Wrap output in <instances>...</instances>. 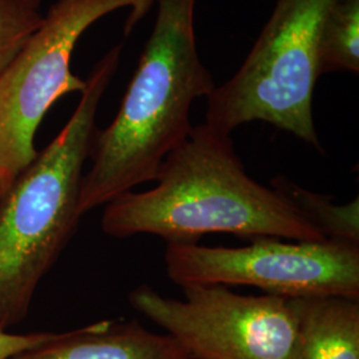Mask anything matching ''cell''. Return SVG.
I'll return each mask as SVG.
<instances>
[{
  "instance_id": "1",
  "label": "cell",
  "mask_w": 359,
  "mask_h": 359,
  "mask_svg": "<svg viewBox=\"0 0 359 359\" xmlns=\"http://www.w3.org/2000/svg\"><path fill=\"white\" fill-rule=\"evenodd\" d=\"M145 192H127L104 209L102 228L116 238L152 234L196 244L209 233L325 241L280 193L252 179L229 135L205 123L168 156Z\"/></svg>"
},
{
  "instance_id": "2",
  "label": "cell",
  "mask_w": 359,
  "mask_h": 359,
  "mask_svg": "<svg viewBox=\"0 0 359 359\" xmlns=\"http://www.w3.org/2000/svg\"><path fill=\"white\" fill-rule=\"evenodd\" d=\"M196 1L156 0L154 28L118 112L93 136L79 197L81 216L154 181L168 156L188 139L193 104L216 88L197 48Z\"/></svg>"
},
{
  "instance_id": "3",
  "label": "cell",
  "mask_w": 359,
  "mask_h": 359,
  "mask_svg": "<svg viewBox=\"0 0 359 359\" xmlns=\"http://www.w3.org/2000/svg\"><path fill=\"white\" fill-rule=\"evenodd\" d=\"M116 44L90 71L74 114L15 180L0 204V330L25 320L39 283L76 228L83 168L96 116L120 65Z\"/></svg>"
},
{
  "instance_id": "4",
  "label": "cell",
  "mask_w": 359,
  "mask_h": 359,
  "mask_svg": "<svg viewBox=\"0 0 359 359\" xmlns=\"http://www.w3.org/2000/svg\"><path fill=\"white\" fill-rule=\"evenodd\" d=\"M338 0H276L236 74L206 97L205 124L219 133L264 121L322 152L313 116L323 20Z\"/></svg>"
},
{
  "instance_id": "5",
  "label": "cell",
  "mask_w": 359,
  "mask_h": 359,
  "mask_svg": "<svg viewBox=\"0 0 359 359\" xmlns=\"http://www.w3.org/2000/svg\"><path fill=\"white\" fill-rule=\"evenodd\" d=\"M156 0H56L36 31L0 76V179L10 189L38 156L35 135L65 95L86 88L74 75L72 55L83 34L108 13L128 8L126 34Z\"/></svg>"
},
{
  "instance_id": "6",
  "label": "cell",
  "mask_w": 359,
  "mask_h": 359,
  "mask_svg": "<svg viewBox=\"0 0 359 359\" xmlns=\"http://www.w3.org/2000/svg\"><path fill=\"white\" fill-rule=\"evenodd\" d=\"M185 299L142 285L129 304L167 332L189 359H289L293 298L243 295L224 285L181 286Z\"/></svg>"
},
{
  "instance_id": "7",
  "label": "cell",
  "mask_w": 359,
  "mask_h": 359,
  "mask_svg": "<svg viewBox=\"0 0 359 359\" xmlns=\"http://www.w3.org/2000/svg\"><path fill=\"white\" fill-rule=\"evenodd\" d=\"M169 278L188 285H246L287 298H359V245L341 241L253 238L241 248L168 244Z\"/></svg>"
},
{
  "instance_id": "8",
  "label": "cell",
  "mask_w": 359,
  "mask_h": 359,
  "mask_svg": "<svg viewBox=\"0 0 359 359\" xmlns=\"http://www.w3.org/2000/svg\"><path fill=\"white\" fill-rule=\"evenodd\" d=\"M11 359H189L168 334L149 332L139 322L103 321L57 333L41 346Z\"/></svg>"
},
{
  "instance_id": "9",
  "label": "cell",
  "mask_w": 359,
  "mask_h": 359,
  "mask_svg": "<svg viewBox=\"0 0 359 359\" xmlns=\"http://www.w3.org/2000/svg\"><path fill=\"white\" fill-rule=\"evenodd\" d=\"M359 298H293L295 334L289 359H359Z\"/></svg>"
},
{
  "instance_id": "10",
  "label": "cell",
  "mask_w": 359,
  "mask_h": 359,
  "mask_svg": "<svg viewBox=\"0 0 359 359\" xmlns=\"http://www.w3.org/2000/svg\"><path fill=\"white\" fill-rule=\"evenodd\" d=\"M271 188L280 193L325 240L359 245V201L337 204L334 197L310 192L283 176L271 180Z\"/></svg>"
},
{
  "instance_id": "11",
  "label": "cell",
  "mask_w": 359,
  "mask_h": 359,
  "mask_svg": "<svg viewBox=\"0 0 359 359\" xmlns=\"http://www.w3.org/2000/svg\"><path fill=\"white\" fill-rule=\"evenodd\" d=\"M320 76L359 72V0H338L326 15L318 43Z\"/></svg>"
},
{
  "instance_id": "12",
  "label": "cell",
  "mask_w": 359,
  "mask_h": 359,
  "mask_svg": "<svg viewBox=\"0 0 359 359\" xmlns=\"http://www.w3.org/2000/svg\"><path fill=\"white\" fill-rule=\"evenodd\" d=\"M43 20L39 7L26 0H0V76Z\"/></svg>"
},
{
  "instance_id": "13",
  "label": "cell",
  "mask_w": 359,
  "mask_h": 359,
  "mask_svg": "<svg viewBox=\"0 0 359 359\" xmlns=\"http://www.w3.org/2000/svg\"><path fill=\"white\" fill-rule=\"evenodd\" d=\"M57 333L13 334L0 330V359H11L27 350L41 346L56 338Z\"/></svg>"
},
{
  "instance_id": "14",
  "label": "cell",
  "mask_w": 359,
  "mask_h": 359,
  "mask_svg": "<svg viewBox=\"0 0 359 359\" xmlns=\"http://www.w3.org/2000/svg\"><path fill=\"white\" fill-rule=\"evenodd\" d=\"M8 192V189L6 188V185H4V182L1 181L0 179V204H1V200H3V197L6 196V193Z\"/></svg>"
},
{
  "instance_id": "15",
  "label": "cell",
  "mask_w": 359,
  "mask_h": 359,
  "mask_svg": "<svg viewBox=\"0 0 359 359\" xmlns=\"http://www.w3.org/2000/svg\"><path fill=\"white\" fill-rule=\"evenodd\" d=\"M26 1H28L29 4H32V6H35V7L40 6V0H26Z\"/></svg>"
}]
</instances>
